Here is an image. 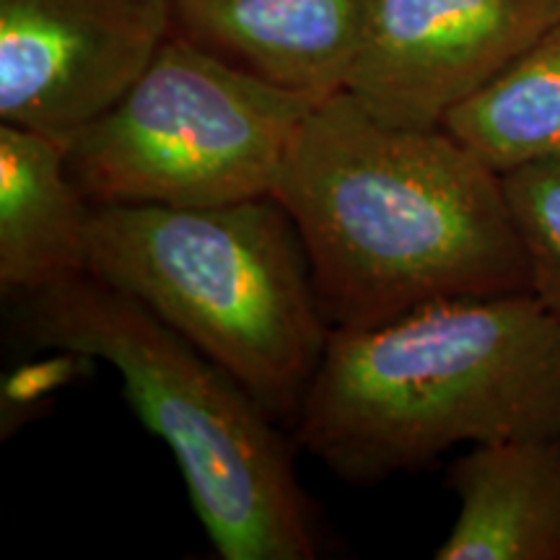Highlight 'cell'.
<instances>
[{"mask_svg":"<svg viewBox=\"0 0 560 560\" xmlns=\"http://www.w3.org/2000/svg\"><path fill=\"white\" fill-rule=\"evenodd\" d=\"M441 128L499 174L560 159V21L457 104Z\"/></svg>","mask_w":560,"mask_h":560,"instance_id":"8fae6325","label":"cell"},{"mask_svg":"<svg viewBox=\"0 0 560 560\" xmlns=\"http://www.w3.org/2000/svg\"><path fill=\"white\" fill-rule=\"evenodd\" d=\"M293 420L301 450L353 486L459 444L560 436V319L516 291L332 330Z\"/></svg>","mask_w":560,"mask_h":560,"instance_id":"7a4b0ae2","label":"cell"},{"mask_svg":"<svg viewBox=\"0 0 560 560\" xmlns=\"http://www.w3.org/2000/svg\"><path fill=\"white\" fill-rule=\"evenodd\" d=\"M272 198L296 223L332 330L529 291L501 174L441 125H389L348 91L314 104Z\"/></svg>","mask_w":560,"mask_h":560,"instance_id":"6da1fadb","label":"cell"},{"mask_svg":"<svg viewBox=\"0 0 560 560\" xmlns=\"http://www.w3.org/2000/svg\"><path fill=\"white\" fill-rule=\"evenodd\" d=\"M560 21V0H369L346 91L402 128H439Z\"/></svg>","mask_w":560,"mask_h":560,"instance_id":"52a82bcc","label":"cell"},{"mask_svg":"<svg viewBox=\"0 0 560 560\" xmlns=\"http://www.w3.org/2000/svg\"><path fill=\"white\" fill-rule=\"evenodd\" d=\"M11 301L19 332L34 346L102 361L120 374L132 412L174 454L223 560L319 556L291 444L226 369L91 272Z\"/></svg>","mask_w":560,"mask_h":560,"instance_id":"3957f363","label":"cell"},{"mask_svg":"<svg viewBox=\"0 0 560 560\" xmlns=\"http://www.w3.org/2000/svg\"><path fill=\"white\" fill-rule=\"evenodd\" d=\"M172 34L170 0H0V122L73 138Z\"/></svg>","mask_w":560,"mask_h":560,"instance_id":"8992f818","label":"cell"},{"mask_svg":"<svg viewBox=\"0 0 560 560\" xmlns=\"http://www.w3.org/2000/svg\"><path fill=\"white\" fill-rule=\"evenodd\" d=\"M89 272L200 348L272 418H296L332 327L296 223L272 195L94 206Z\"/></svg>","mask_w":560,"mask_h":560,"instance_id":"277c9868","label":"cell"},{"mask_svg":"<svg viewBox=\"0 0 560 560\" xmlns=\"http://www.w3.org/2000/svg\"><path fill=\"white\" fill-rule=\"evenodd\" d=\"M91 202L68 170V145L0 125V289L5 299L89 272Z\"/></svg>","mask_w":560,"mask_h":560,"instance_id":"30bf717a","label":"cell"},{"mask_svg":"<svg viewBox=\"0 0 560 560\" xmlns=\"http://www.w3.org/2000/svg\"><path fill=\"white\" fill-rule=\"evenodd\" d=\"M501 177L527 257L529 291L560 319V159Z\"/></svg>","mask_w":560,"mask_h":560,"instance_id":"7c38bea8","label":"cell"},{"mask_svg":"<svg viewBox=\"0 0 560 560\" xmlns=\"http://www.w3.org/2000/svg\"><path fill=\"white\" fill-rule=\"evenodd\" d=\"M314 104L174 32L136 86L66 140L68 170L94 206L270 198Z\"/></svg>","mask_w":560,"mask_h":560,"instance_id":"5b68a950","label":"cell"},{"mask_svg":"<svg viewBox=\"0 0 560 560\" xmlns=\"http://www.w3.org/2000/svg\"><path fill=\"white\" fill-rule=\"evenodd\" d=\"M174 32L312 102L346 91L369 0H170Z\"/></svg>","mask_w":560,"mask_h":560,"instance_id":"ba28073f","label":"cell"},{"mask_svg":"<svg viewBox=\"0 0 560 560\" xmlns=\"http://www.w3.org/2000/svg\"><path fill=\"white\" fill-rule=\"evenodd\" d=\"M454 527L439 560H560V436L475 444L452 462Z\"/></svg>","mask_w":560,"mask_h":560,"instance_id":"9c48e42d","label":"cell"}]
</instances>
